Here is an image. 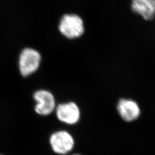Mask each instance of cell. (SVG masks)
I'll list each match as a JSON object with an SVG mask.
<instances>
[{"mask_svg": "<svg viewBox=\"0 0 155 155\" xmlns=\"http://www.w3.org/2000/svg\"><path fill=\"white\" fill-rule=\"evenodd\" d=\"M41 56L39 52L32 48L22 51L19 58V68L21 74L27 77L35 72L39 68Z\"/></svg>", "mask_w": 155, "mask_h": 155, "instance_id": "2", "label": "cell"}, {"mask_svg": "<svg viewBox=\"0 0 155 155\" xmlns=\"http://www.w3.org/2000/svg\"><path fill=\"white\" fill-rule=\"evenodd\" d=\"M56 115L61 122L67 124H74L80 118V110L74 102L62 104L57 107Z\"/></svg>", "mask_w": 155, "mask_h": 155, "instance_id": "5", "label": "cell"}, {"mask_svg": "<svg viewBox=\"0 0 155 155\" xmlns=\"http://www.w3.org/2000/svg\"><path fill=\"white\" fill-rule=\"evenodd\" d=\"M34 99L37 102L35 111L40 115H49L55 107V101L53 95L46 90L36 91L34 94Z\"/></svg>", "mask_w": 155, "mask_h": 155, "instance_id": "4", "label": "cell"}, {"mask_svg": "<svg viewBox=\"0 0 155 155\" xmlns=\"http://www.w3.org/2000/svg\"></svg>", "mask_w": 155, "mask_h": 155, "instance_id": "8", "label": "cell"}, {"mask_svg": "<svg viewBox=\"0 0 155 155\" xmlns=\"http://www.w3.org/2000/svg\"><path fill=\"white\" fill-rule=\"evenodd\" d=\"M117 110L122 119L127 122L136 120L140 114L139 105L133 100H120L117 105Z\"/></svg>", "mask_w": 155, "mask_h": 155, "instance_id": "6", "label": "cell"}, {"mask_svg": "<svg viewBox=\"0 0 155 155\" xmlns=\"http://www.w3.org/2000/svg\"><path fill=\"white\" fill-rule=\"evenodd\" d=\"M50 144L55 153L65 155L72 150L74 140L70 133L66 131H59L51 135Z\"/></svg>", "mask_w": 155, "mask_h": 155, "instance_id": "3", "label": "cell"}, {"mask_svg": "<svg viewBox=\"0 0 155 155\" xmlns=\"http://www.w3.org/2000/svg\"><path fill=\"white\" fill-rule=\"evenodd\" d=\"M59 30L68 39H75L84 32V25L80 17L75 15H66L62 17L59 26Z\"/></svg>", "mask_w": 155, "mask_h": 155, "instance_id": "1", "label": "cell"}, {"mask_svg": "<svg viewBox=\"0 0 155 155\" xmlns=\"http://www.w3.org/2000/svg\"><path fill=\"white\" fill-rule=\"evenodd\" d=\"M132 9L145 20H151L155 16V0H132Z\"/></svg>", "mask_w": 155, "mask_h": 155, "instance_id": "7", "label": "cell"}, {"mask_svg": "<svg viewBox=\"0 0 155 155\" xmlns=\"http://www.w3.org/2000/svg\"><path fill=\"white\" fill-rule=\"evenodd\" d=\"M0 155H1V154H0Z\"/></svg>", "mask_w": 155, "mask_h": 155, "instance_id": "9", "label": "cell"}]
</instances>
